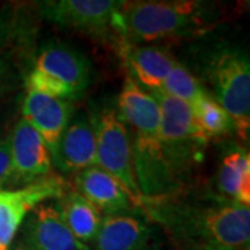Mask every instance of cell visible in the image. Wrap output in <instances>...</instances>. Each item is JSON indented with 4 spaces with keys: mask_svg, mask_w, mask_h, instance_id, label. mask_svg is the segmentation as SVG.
<instances>
[{
    "mask_svg": "<svg viewBox=\"0 0 250 250\" xmlns=\"http://www.w3.org/2000/svg\"><path fill=\"white\" fill-rule=\"evenodd\" d=\"M13 182V167L9 141L0 139V189Z\"/></svg>",
    "mask_w": 250,
    "mask_h": 250,
    "instance_id": "44dd1931",
    "label": "cell"
},
{
    "mask_svg": "<svg viewBox=\"0 0 250 250\" xmlns=\"http://www.w3.org/2000/svg\"><path fill=\"white\" fill-rule=\"evenodd\" d=\"M7 74H9V65H7L4 59L0 57V92H1L6 81H7Z\"/></svg>",
    "mask_w": 250,
    "mask_h": 250,
    "instance_id": "7402d4cb",
    "label": "cell"
},
{
    "mask_svg": "<svg viewBox=\"0 0 250 250\" xmlns=\"http://www.w3.org/2000/svg\"><path fill=\"white\" fill-rule=\"evenodd\" d=\"M117 107L125 124L132 128L134 172L142 197L156 199L175 192L179 184L171 174L161 147L157 100L132 78H126Z\"/></svg>",
    "mask_w": 250,
    "mask_h": 250,
    "instance_id": "6da1fadb",
    "label": "cell"
},
{
    "mask_svg": "<svg viewBox=\"0 0 250 250\" xmlns=\"http://www.w3.org/2000/svg\"><path fill=\"white\" fill-rule=\"evenodd\" d=\"M41 16L60 27L83 34L107 35L114 31V18L121 1L114 0H47L41 1Z\"/></svg>",
    "mask_w": 250,
    "mask_h": 250,
    "instance_id": "ba28073f",
    "label": "cell"
},
{
    "mask_svg": "<svg viewBox=\"0 0 250 250\" xmlns=\"http://www.w3.org/2000/svg\"><path fill=\"white\" fill-rule=\"evenodd\" d=\"M52 163L59 171L74 174L96 166L95 126L85 111L71 117L52 157Z\"/></svg>",
    "mask_w": 250,
    "mask_h": 250,
    "instance_id": "4fadbf2b",
    "label": "cell"
},
{
    "mask_svg": "<svg viewBox=\"0 0 250 250\" xmlns=\"http://www.w3.org/2000/svg\"><path fill=\"white\" fill-rule=\"evenodd\" d=\"M123 59L132 80L147 92L161 90L174 65V57L159 46L121 43Z\"/></svg>",
    "mask_w": 250,
    "mask_h": 250,
    "instance_id": "9a60e30c",
    "label": "cell"
},
{
    "mask_svg": "<svg viewBox=\"0 0 250 250\" xmlns=\"http://www.w3.org/2000/svg\"><path fill=\"white\" fill-rule=\"evenodd\" d=\"M159 103L160 141L166 161L177 182L200 161V154L210 141L195 121L188 104L160 90L150 92Z\"/></svg>",
    "mask_w": 250,
    "mask_h": 250,
    "instance_id": "277c9868",
    "label": "cell"
},
{
    "mask_svg": "<svg viewBox=\"0 0 250 250\" xmlns=\"http://www.w3.org/2000/svg\"><path fill=\"white\" fill-rule=\"evenodd\" d=\"M67 190L65 181L47 175L17 189H0V250H9L28 214L39 205L60 197Z\"/></svg>",
    "mask_w": 250,
    "mask_h": 250,
    "instance_id": "52a82bcc",
    "label": "cell"
},
{
    "mask_svg": "<svg viewBox=\"0 0 250 250\" xmlns=\"http://www.w3.org/2000/svg\"><path fill=\"white\" fill-rule=\"evenodd\" d=\"M25 246L32 250H88L68 229L59 205L45 202L24 221Z\"/></svg>",
    "mask_w": 250,
    "mask_h": 250,
    "instance_id": "8fae6325",
    "label": "cell"
},
{
    "mask_svg": "<svg viewBox=\"0 0 250 250\" xmlns=\"http://www.w3.org/2000/svg\"><path fill=\"white\" fill-rule=\"evenodd\" d=\"M89 60L68 45L52 42L42 47L27 77V90L62 100H75L89 88Z\"/></svg>",
    "mask_w": 250,
    "mask_h": 250,
    "instance_id": "5b68a950",
    "label": "cell"
},
{
    "mask_svg": "<svg viewBox=\"0 0 250 250\" xmlns=\"http://www.w3.org/2000/svg\"><path fill=\"white\" fill-rule=\"evenodd\" d=\"M218 188L238 203H250V157L243 149H233L224 156L218 170Z\"/></svg>",
    "mask_w": 250,
    "mask_h": 250,
    "instance_id": "ac0fdd59",
    "label": "cell"
},
{
    "mask_svg": "<svg viewBox=\"0 0 250 250\" xmlns=\"http://www.w3.org/2000/svg\"><path fill=\"white\" fill-rule=\"evenodd\" d=\"M71 117L70 102L27 90L22 103V118L42 136L52 157Z\"/></svg>",
    "mask_w": 250,
    "mask_h": 250,
    "instance_id": "5bb4252c",
    "label": "cell"
},
{
    "mask_svg": "<svg viewBox=\"0 0 250 250\" xmlns=\"http://www.w3.org/2000/svg\"><path fill=\"white\" fill-rule=\"evenodd\" d=\"M93 121V120H92ZM96 138V166L111 174L142 205V195L136 185L134 154L129 126L116 107L102 108L93 121Z\"/></svg>",
    "mask_w": 250,
    "mask_h": 250,
    "instance_id": "8992f818",
    "label": "cell"
},
{
    "mask_svg": "<svg viewBox=\"0 0 250 250\" xmlns=\"http://www.w3.org/2000/svg\"><path fill=\"white\" fill-rule=\"evenodd\" d=\"M202 250H245V249H227V248H220V246H215V245H211V243H207Z\"/></svg>",
    "mask_w": 250,
    "mask_h": 250,
    "instance_id": "603a6c76",
    "label": "cell"
},
{
    "mask_svg": "<svg viewBox=\"0 0 250 250\" xmlns=\"http://www.w3.org/2000/svg\"><path fill=\"white\" fill-rule=\"evenodd\" d=\"M160 92L171 98L178 99L189 107L200 98L206 90L202 88L199 81L185 68L181 62H175L168 77L166 78Z\"/></svg>",
    "mask_w": 250,
    "mask_h": 250,
    "instance_id": "ffe728a7",
    "label": "cell"
},
{
    "mask_svg": "<svg viewBox=\"0 0 250 250\" xmlns=\"http://www.w3.org/2000/svg\"><path fill=\"white\" fill-rule=\"evenodd\" d=\"M213 18L202 1H121L114 32L132 45L179 38L200 32Z\"/></svg>",
    "mask_w": 250,
    "mask_h": 250,
    "instance_id": "7a4b0ae2",
    "label": "cell"
},
{
    "mask_svg": "<svg viewBox=\"0 0 250 250\" xmlns=\"http://www.w3.org/2000/svg\"><path fill=\"white\" fill-rule=\"evenodd\" d=\"M16 250H32V249H29V248H27V246H18Z\"/></svg>",
    "mask_w": 250,
    "mask_h": 250,
    "instance_id": "cb8c5ba5",
    "label": "cell"
},
{
    "mask_svg": "<svg viewBox=\"0 0 250 250\" xmlns=\"http://www.w3.org/2000/svg\"><path fill=\"white\" fill-rule=\"evenodd\" d=\"M203 74L213 98L227 111L233 129L248 141L250 128V64L248 56L233 47H217L206 56Z\"/></svg>",
    "mask_w": 250,
    "mask_h": 250,
    "instance_id": "3957f363",
    "label": "cell"
},
{
    "mask_svg": "<svg viewBox=\"0 0 250 250\" xmlns=\"http://www.w3.org/2000/svg\"><path fill=\"white\" fill-rule=\"evenodd\" d=\"M74 190L106 215L124 214L132 206L141 205L118 179L98 166L74 175Z\"/></svg>",
    "mask_w": 250,
    "mask_h": 250,
    "instance_id": "7c38bea8",
    "label": "cell"
},
{
    "mask_svg": "<svg viewBox=\"0 0 250 250\" xmlns=\"http://www.w3.org/2000/svg\"><path fill=\"white\" fill-rule=\"evenodd\" d=\"M193 227L208 243L227 249H248L250 241V207L228 200L196 211Z\"/></svg>",
    "mask_w": 250,
    "mask_h": 250,
    "instance_id": "9c48e42d",
    "label": "cell"
},
{
    "mask_svg": "<svg viewBox=\"0 0 250 250\" xmlns=\"http://www.w3.org/2000/svg\"><path fill=\"white\" fill-rule=\"evenodd\" d=\"M13 184H31L52 174V156L42 136L24 118L18 121L9 139Z\"/></svg>",
    "mask_w": 250,
    "mask_h": 250,
    "instance_id": "30bf717a",
    "label": "cell"
},
{
    "mask_svg": "<svg viewBox=\"0 0 250 250\" xmlns=\"http://www.w3.org/2000/svg\"><path fill=\"white\" fill-rule=\"evenodd\" d=\"M59 207L72 235L85 246L93 243L103 220L98 208L74 189L64 192Z\"/></svg>",
    "mask_w": 250,
    "mask_h": 250,
    "instance_id": "e0dca14e",
    "label": "cell"
},
{
    "mask_svg": "<svg viewBox=\"0 0 250 250\" xmlns=\"http://www.w3.org/2000/svg\"><path fill=\"white\" fill-rule=\"evenodd\" d=\"M189 108L197 125L208 139L227 134L233 129L232 121L227 111L207 92H205Z\"/></svg>",
    "mask_w": 250,
    "mask_h": 250,
    "instance_id": "d6986e66",
    "label": "cell"
},
{
    "mask_svg": "<svg viewBox=\"0 0 250 250\" xmlns=\"http://www.w3.org/2000/svg\"><path fill=\"white\" fill-rule=\"evenodd\" d=\"M152 238V229L131 214L106 215L95 239V250H143Z\"/></svg>",
    "mask_w": 250,
    "mask_h": 250,
    "instance_id": "2e32d148",
    "label": "cell"
}]
</instances>
